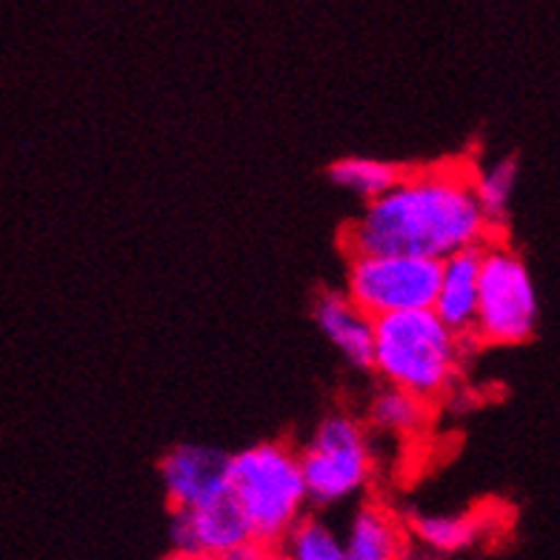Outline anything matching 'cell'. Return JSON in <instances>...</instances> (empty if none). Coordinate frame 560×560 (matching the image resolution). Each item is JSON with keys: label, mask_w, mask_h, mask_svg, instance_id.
Instances as JSON below:
<instances>
[{"label": "cell", "mask_w": 560, "mask_h": 560, "mask_svg": "<svg viewBox=\"0 0 560 560\" xmlns=\"http://www.w3.org/2000/svg\"><path fill=\"white\" fill-rule=\"evenodd\" d=\"M498 229L480 214L472 195V166L464 161L438 163L404 172L398 184L343 232L352 255H409L446 260L464 249H478Z\"/></svg>", "instance_id": "obj_1"}, {"label": "cell", "mask_w": 560, "mask_h": 560, "mask_svg": "<svg viewBox=\"0 0 560 560\" xmlns=\"http://www.w3.org/2000/svg\"><path fill=\"white\" fill-rule=\"evenodd\" d=\"M464 338L452 335L432 310L386 315L375 320L372 369L389 389L435 404L452 389Z\"/></svg>", "instance_id": "obj_2"}, {"label": "cell", "mask_w": 560, "mask_h": 560, "mask_svg": "<svg viewBox=\"0 0 560 560\" xmlns=\"http://www.w3.org/2000/svg\"><path fill=\"white\" fill-rule=\"evenodd\" d=\"M229 492L246 517L252 540L275 552L295 529L303 517V506L310 503L301 457L289 443L280 441H266L237 452L229 469Z\"/></svg>", "instance_id": "obj_3"}, {"label": "cell", "mask_w": 560, "mask_h": 560, "mask_svg": "<svg viewBox=\"0 0 560 560\" xmlns=\"http://www.w3.org/2000/svg\"><path fill=\"white\" fill-rule=\"evenodd\" d=\"M538 289L526 260L498 235L480 246L478 312L472 335L483 347H517L538 329Z\"/></svg>", "instance_id": "obj_4"}, {"label": "cell", "mask_w": 560, "mask_h": 560, "mask_svg": "<svg viewBox=\"0 0 560 560\" xmlns=\"http://www.w3.org/2000/svg\"><path fill=\"white\" fill-rule=\"evenodd\" d=\"M301 457L306 498L315 506H335L361 492L372 480V450L366 429L349 415H329L320 420Z\"/></svg>", "instance_id": "obj_5"}, {"label": "cell", "mask_w": 560, "mask_h": 560, "mask_svg": "<svg viewBox=\"0 0 560 560\" xmlns=\"http://www.w3.org/2000/svg\"><path fill=\"white\" fill-rule=\"evenodd\" d=\"M441 264L409 255H352L347 298L372 320L432 310Z\"/></svg>", "instance_id": "obj_6"}, {"label": "cell", "mask_w": 560, "mask_h": 560, "mask_svg": "<svg viewBox=\"0 0 560 560\" xmlns=\"http://www.w3.org/2000/svg\"><path fill=\"white\" fill-rule=\"evenodd\" d=\"M172 540L177 555L198 560H221L237 546L255 544L232 492L207 506L172 512Z\"/></svg>", "instance_id": "obj_7"}, {"label": "cell", "mask_w": 560, "mask_h": 560, "mask_svg": "<svg viewBox=\"0 0 560 560\" xmlns=\"http://www.w3.org/2000/svg\"><path fill=\"white\" fill-rule=\"evenodd\" d=\"M229 469H232V455L212 446L184 443L166 452L161 475L172 512L207 506L229 494Z\"/></svg>", "instance_id": "obj_8"}, {"label": "cell", "mask_w": 560, "mask_h": 560, "mask_svg": "<svg viewBox=\"0 0 560 560\" xmlns=\"http://www.w3.org/2000/svg\"><path fill=\"white\" fill-rule=\"evenodd\" d=\"M478 280H480V246L464 249L441 260L438 292L432 301V315L441 320L452 335L469 338L478 312Z\"/></svg>", "instance_id": "obj_9"}, {"label": "cell", "mask_w": 560, "mask_h": 560, "mask_svg": "<svg viewBox=\"0 0 560 560\" xmlns=\"http://www.w3.org/2000/svg\"><path fill=\"white\" fill-rule=\"evenodd\" d=\"M343 549L347 560H406L409 529L386 503L369 501L354 512Z\"/></svg>", "instance_id": "obj_10"}, {"label": "cell", "mask_w": 560, "mask_h": 560, "mask_svg": "<svg viewBox=\"0 0 560 560\" xmlns=\"http://www.w3.org/2000/svg\"><path fill=\"white\" fill-rule=\"evenodd\" d=\"M315 320L343 358L358 369H372L375 320L354 306L347 292H320L315 301Z\"/></svg>", "instance_id": "obj_11"}, {"label": "cell", "mask_w": 560, "mask_h": 560, "mask_svg": "<svg viewBox=\"0 0 560 560\" xmlns=\"http://www.w3.org/2000/svg\"><path fill=\"white\" fill-rule=\"evenodd\" d=\"M412 538L432 549L438 555H457L478 544L489 532V521L478 512H464V515H418L406 526Z\"/></svg>", "instance_id": "obj_12"}, {"label": "cell", "mask_w": 560, "mask_h": 560, "mask_svg": "<svg viewBox=\"0 0 560 560\" xmlns=\"http://www.w3.org/2000/svg\"><path fill=\"white\" fill-rule=\"evenodd\" d=\"M329 177L335 184L354 192L366 203L386 195L392 186L404 177V166L389 161H377V158H343V161L329 166Z\"/></svg>", "instance_id": "obj_13"}, {"label": "cell", "mask_w": 560, "mask_h": 560, "mask_svg": "<svg viewBox=\"0 0 560 560\" xmlns=\"http://www.w3.org/2000/svg\"><path fill=\"white\" fill-rule=\"evenodd\" d=\"M517 184V163L515 158H501V161L489 163L487 170H472V195L478 203L480 214L487 218L492 229L501 232V223L509 212V200L515 192Z\"/></svg>", "instance_id": "obj_14"}, {"label": "cell", "mask_w": 560, "mask_h": 560, "mask_svg": "<svg viewBox=\"0 0 560 560\" xmlns=\"http://www.w3.org/2000/svg\"><path fill=\"white\" fill-rule=\"evenodd\" d=\"M278 555L280 560H347L343 538H338V532L326 526L320 517L306 515L283 538Z\"/></svg>", "instance_id": "obj_15"}, {"label": "cell", "mask_w": 560, "mask_h": 560, "mask_svg": "<svg viewBox=\"0 0 560 560\" xmlns=\"http://www.w3.org/2000/svg\"><path fill=\"white\" fill-rule=\"evenodd\" d=\"M429 418V406L423 400L406 395V392L389 389L386 386L372 406H369V420L372 427L389 435H415L418 429H423Z\"/></svg>", "instance_id": "obj_16"}, {"label": "cell", "mask_w": 560, "mask_h": 560, "mask_svg": "<svg viewBox=\"0 0 560 560\" xmlns=\"http://www.w3.org/2000/svg\"><path fill=\"white\" fill-rule=\"evenodd\" d=\"M255 560H280V555L275 552V549H264V552H260Z\"/></svg>", "instance_id": "obj_17"}, {"label": "cell", "mask_w": 560, "mask_h": 560, "mask_svg": "<svg viewBox=\"0 0 560 560\" xmlns=\"http://www.w3.org/2000/svg\"><path fill=\"white\" fill-rule=\"evenodd\" d=\"M163 560H198V558H186V555H170V558H163Z\"/></svg>", "instance_id": "obj_18"}]
</instances>
